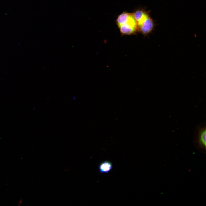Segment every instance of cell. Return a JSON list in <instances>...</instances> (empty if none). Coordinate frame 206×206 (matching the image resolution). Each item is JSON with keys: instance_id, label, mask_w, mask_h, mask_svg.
<instances>
[{"instance_id": "2", "label": "cell", "mask_w": 206, "mask_h": 206, "mask_svg": "<svg viewBox=\"0 0 206 206\" xmlns=\"http://www.w3.org/2000/svg\"><path fill=\"white\" fill-rule=\"evenodd\" d=\"M137 30L144 34H147L153 29L154 24L153 20L146 13L137 22Z\"/></svg>"}, {"instance_id": "4", "label": "cell", "mask_w": 206, "mask_h": 206, "mask_svg": "<svg viewBox=\"0 0 206 206\" xmlns=\"http://www.w3.org/2000/svg\"><path fill=\"white\" fill-rule=\"evenodd\" d=\"M113 165L109 161H106L101 163L98 166V169L102 173H107L112 169Z\"/></svg>"}, {"instance_id": "6", "label": "cell", "mask_w": 206, "mask_h": 206, "mask_svg": "<svg viewBox=\"0 0 206 206\" xmlns=\"http://www.w3.org/2000/svg\"><path fill=\"white\" fill-rule=\"evenodd\" d=\"M146 13L141 10H138L132 13L136 22L139 21Z\"/></svg>"}, {"instance_id": "3", "label": "cell", "mask_w": 206, "mask_h": 206, "mask_svg": "<svg viewBox=\"0 0 206 206\" xmlns=\"http://www.w3.org/2000/svg\"><path fill=\"white\" fill-rule=\"evenodd\" d=\"M197 130V143L199 147L205 149L206 146V127L198 126Z\"/></svg>"}, {"instance_id": "5", "label": "cell", "mask_w": 206, "mask_h": 206, "mask_svg": "<svg viewBox=\"0 0 206 206\" xmlns=\"http://www.w3.org/2000/svg\"><path fill=\"white\" fill-rule=\"evenodd\" d=\"M132 13L124 12L120 15L116 20V23L118 26L123 24L129 18Z\"/></svg>"}, {"instance_id": "1", "label": "cell", "mask_w": 206, "mask_h": 206, "mask_svg": "<svg viewBox=\"0 0 206 206\" xmlns=\"http://www.w3.org/2000/svg\"><path fill=\"white\" fill-rule=\"evenodd\" d=\"M120 32L123 35H130L137 30V22L132 13L128 19L123 24L118 26Z\"/></svg>"}]
</instances>
